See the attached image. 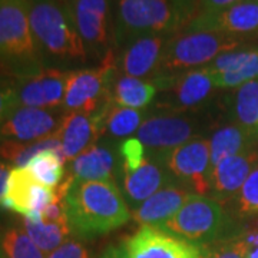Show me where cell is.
<instances>
[{
    "label": "cell",
    "instance_id": "6da1fadb",
    "mask_svg": "<svg viewBox=\"0 0 258 258\" xmlns=\"http://www.w3.org/2000/svg\"><path fill=\"white\" fill-rule=\"evenodd\" d=\"M63 208L74 235L93 238L125 225L132 212L115 182L82 181L71 175L63 181Z\"/></svg>",
    "mask_w": 258,
    "mask_h": 258
},
{
    "label": "cell",
    "instance_id": "7a4b0ae2",
    "mask_svg": "<svg viewBox=\"0 0 258 258\" xmlns=\"http://www.w3.org/2000/svg\"><path fill=\"white\" fill-rule=\"evenodd\" d=\"M200 0H118L112 43L125 46L148 35L172 36L198 13Z\"/></svg>",
    "mask_w": 258,
    "mask_h": 258
},
{
    "label": "cell",
    "instance_id": "3957f363",
    "mask_svg": "<svg viewBox=\"0 0 258 258\" xmlns=\"http://www.w3.org/2000/svg\"><path fill=\"white\" fill-rule=\"evenodd\" d=\"M29 23L42 62L56 68L85 62L86 47L75 26L69 0H28Z\"/></svg>",
    "mask_w": 258,
    "mask_h": 258
},
{
    "label": "cell",
    "instance_id": "277c9868",
    "mask_svg": "<svg viewBox=\"0 0 258 258\" xmlns=\"http://www.w3.org/2000/svg\"><path fill=\"white\" fill-rule=\"evenodd\" d=\"M157 228L208 249L242 235L247 224L235 218L230 208L220 201L194 195L174 217Z\"/></svg>",
    "mask_w": 258,
    "mask_h": 258
},
{
    "label": "cell",
    "instance_id": "5b68a950",
    "mask_svg": "<svg viewBox=\"0 0 258 258\" xmlns=\"http://www.w3.org/2000/svg\"><path fill=\"white\" fill-rule=\"evenodd\" d=\"M0 66L18 78L42 69L29 23L28 0H0Z\"/></svg>",
    "mask_w": 258,
    "mask_h": 258
},
{
    "label": "cell",
    "instance_id": "8992f818",
    "mask_svg": "<svg viewBox=\"0 0 258 258\" xmlns=\"http://www.w3.org/2000/svg\"><path fill=\"white\" fill-rule=\"evenodd\" d=\"M245 39L215 32L181 30L169 37L162 62L154 78H169L210 64L221 53L241 49Z\"/></svg>",
    "mask_w": 258,
    "mask_h": 258
},
{
    "label": "cell",
    "instance_id": "52a82bcc",
    "mask_svg": "<svg viewBox=\"0 0 258 258\" xmlns=\"http://www.w3.org/2000/svg\"><path fill=\"white\" fill-rule=\"evenodd\" d=\"M116 68L118 60L111 49L98 66L69 71L62 105L64 112L98 113L106 108L111 103L109 95Z\"/></svg>",
    "mask_w": 258,
    "mask_h": 258
},
{
    "label": "cell",
    "instance_id": "ba28073f",
    "mask_svg": "<svg viewBox=\"0 0 258 258\" xmlns=\"http://www.w3.org/2000/svg\"><path fill=\"white\" fill-rule=\"evenodd\" d=\"M164 162L176 182L195 195H210L212 175L210 141L195 137L165 154Z\"/></svg>",
    "mask_w": 258,
    "mask_h": 258
},
{
    "label": "cell",
    "instance_id": "9c48e42d",
    "mask_svg": "<svg viewBox=\"0 0 258 258\" xmlns=\"http://www.w3.org/2000/svg\"><path fill=\"white\" fill-rule=\"evenodd\" d=\"M63 195L57 188L40 184L26 166L12 168L3 197V210H9L30 221H40L43 211Z\"/></svg>",
    "mask_w": 258,
    "mask_h": 258
},
{
    "label": "cell",
    "instance_id": "30bf717a",
    "mask_svg": "<svg viewBox=\"0 0 258 258\" xmlns=\"http://www.w3.org/2000/svg\"><path fill=\"white\" fill-rule=\"evenodd\" d=\"M69 5L88 56L102 60L112 49L113 25L109 0H69Z\"/></svg>",
    "mask_w": 258,
    "mask_h": 258
},
{
    "label": "cell",
    "instance_id": "8fae6325",
    "mask_svg": "<svg viewBox=\"0 0 258 258\" xmlns=\"http://www.w3.org/2000/svg\"><path fill=\"white\" fill-rule=\"evenodd\" d=\"M154 81L158 88L165 92L162 105L178 112L201 108L211 98L212 92L218 89L214 74L205 66L169 78H154Z\"/></svg>",
    "mask_w": 258,
    "mask_h": 258
},
{
    "label": "cell",
    "instance_id": "7c38bea8",
    "mask_svg": "<svg viewBox=\"0 0 258 258\" xmlns=\"http://www.w3.org/2000/svg\"><path fill=\"white\" fill-rule=\"evenodd\" d=\"M184 30L215 32L240 39L258 35V0H241L214 13H197Z\"/></svg>",
    "mask_w": 258,
    "mask_h": 258
},
{
    "label": "cell",
    "instance_id": "4fadbf2b",
    "mask_svg": "<svg viewBox=\"0 0 258 258\" xmlns=\"http://www.w3.org/2000/svg\"><path fill=\"white\" fill-rule=\"evenodd\" d=\"M128 258H205L208 249L166 231L144 225L125 241Z\"/></svg>",
    "mask_w": 258,
    "mask_h": 258
},
{
    "label": "cell",
    "instance_id": "5bb4252c",
    "mask_svg": "<svg viewBox=\"0 0 258 258\" xmlns=\"http://www.w3.org/2000/svg\"><path fill=\"white\" fill-rule=\"evenodd\" d=\"M69 71L42 68L35 74L20 76L16 81L19 106L56 109L63 105Z\"/></svg>",
    "mask_w": 258,
    "mask_h": 258
},
{
    "label": "cell",
    "instance_id": "9a60e30c",
    "mask_svg": "<svg viewBox=\"0 0 258 258\" xmlns=\"http://www.w3.org/2000/svg\"><path fill=\"white\" fill-rule=\"evenodd\" d=\"M197 131V125L186 118L175 115H158L142 122L137 132V138L151 154L164 158L169 151L195 138Z\"/></svg>",
    "mask_w": 258,
    "mask_h": 258
},
{
    "label": "cell",
    "instance_id": "2e32d148",
    "mask_svg": "<svg viewBox=\"0 0 258 258\" xmlns=\"http://www.w3.org/2000/svg\"><path fill=\"white\" fill-rule=\"evenodd\" d=\"M111 105L109 103L98 113L66 112L62 116L56 137L60 144V152L64 161L72 162L86 148L99 141V137L103 135L105 118Z\"/></svg>",
    "mask_w": 258,
    "mask_h": 258
},
{
    "label": "cell",
    "instance_id": "e0dca14e",
    "mask_svg": "<svg viewBox=\"0 0 258 258\" xmlns=\"http://www.w3.org/2000/svg\"><path fill=\"white\" fill-rule=\"evenodd\" d=\"M147 152V157L139 165L122 169V194L132 210L175 181L169 174L164 158L154 155L149 151Z\"/></svg>",
    "mask_w": 258,
    "mask_h": 258
},
{
    "label": "cell",
    "instance_id": "ac0fdd59",
    "mask_svg": "<svg viewBox=\"0 0 258 258\" xmlns=\"http://www.w3.org/2000/svg\"><path fill=\"white\" fill-rule=\"evenodd\" d=\"M62 116L56 109L18 106L0 125V142H33L55 135Z\"/></svg>",
    "mask_w": 258,
    "mask_h": 258
},
{
    "label": "cell",
    "instance_id": "d6986e66",
    "mask_svg": "<svg viewBox=\"0 0 258 258\" xmlns=\"http://www.w3.org/2000/svg\"><path fill=\"white\" fill-rule=\"evenodd\" d=\"M168 35H148L131 40L119 57V68L126 76L147 79L155 76L162 62Z\"/></svg>",
    "mask_w": 258,
    "mask_h": 258
},
{
    "label": "cell",
    "instance_id": "ffe728a7",
    "mask_svg": "<svg viewBox=\"0 0 258 258\" xmlns=\"http://www.w3.org/2000/svg\"><path fill=\"white\" fill-rule=\"evenodd\" d=\"M257 164L258 147L224 159L212 169L211 191L208 197L228 207Z\"/></svg>",
    "mask_w": 258,
    "mask_h": 258
},
{
    "label": "cell",
    "instance_id": "44dd1931",
    "mask_svg": "<svg viewBox=\"0 0 258 258\" xmlns=\"http://www.w3.org/2000/svg\"><path fill=\"white\" fill-rule=\"evenodd\" d=\"M194 195L195 194L189 191L186 186L174 181L137 207L132 211V218L141 227H159L171 217H174Z\"/></svg>",
    "mask_w": 258,
    "mask_h": 258
},
{
    "label": "cell",
    "instance_id": "7402d4cb",
    "mask_svg": "<svg viewBox=\"0 0 258 258\" xmlns=\"http://www.w3.org/2000/svg\"><path fill=\"white\" fill-rule=\"evenodd\" d=\"M118 155L109 142H95L71 162V174L82 181L115 182Z\"/></svg>",
    "mask_w": 258,
    "mask_h": 258
},
{
    "label": "cell",
    "instance_id": "603a6c76",
    "mask_svg": "<svg viewBox=\"0 0 258 258\" xmlns=\"http://www.w3.org/2000/svg\"><path fill=\"white\" fill-rule=\"evenodd\" d=\"M258 147V137L237 122L221 126L210 138L212 169L227 158L234 157Z\"/></svg>",
    "mask_w": 258,
    "mask_h": 258
},
{
    "label": "cell",
    "instance_id": "cb8c5ba5",
    "mask_svg": "<svg viewBox=\"0 0 258 258\" xmlns=\"http://www.w3.org/2000/svg\"><path fill=\"white\" fill-rule=\"evenodd\" d=\"M158 89L159 88L154 79L149 81L122 75L116 81H113L109 99L115 106L142 111L155 99Z\"/></svg>",
    "mask_w": 258,
    "mask_h": 258
},
{
    "label": "cell",
    "instance_id": "d4e9b609",
    "mask_svg": "<svg viewBox=\"0 0 258 258\" xmlns=\"http://www.w3.org/2000/svg\"><path fill=\"white\" fill-rule=\"evenodd\" d=\"M22 228L43 254H50L57 247H60L63 242L71 240L69 238L71 235H74L66 217L60 220H55V221H50V220L30 221V220L23 218Z\"/></svg>",
    "mask_w": 258,
    "mask_h": 258
},
{
    "label": "cell",
    "instance_id": "484cf974",
    "mask_svg": "<svg viewBox=\"0 0 258 258\" xmlns=\"http://www.w3.org/2000/svg\"><path fill=\"white\" fill-rule=\"evenodd\" d=\"M234 122L258 137V79L235 89L232 98Z\"/></svg>",
    "mask_w": 258,
    "mask_h": 258
},
{
    "label": "cell",
    "instance_id": "4316f807",
    "mask_svg": "<svg viewBox=\"0 0 258 258\" xmlns=\"http://www.w3.org/2000/svg\"><path fill=\"white\" fill-rule=\"evenodd\" d=\"M64 158L57 149H46L30 159L26 168L40 184L57 188L63 182Z\"/></svg>",
    "mask_w": 258,
    "mask_h": 258
},
{
    "label": "cell",
    "instance_id": "83f0119b",
    "mask_svg": "<svg viewBox=\"0 0 258 258\" xmlns=\"http://www.w3.org/2000/svg\"><path fill=\"white\" fill-rule=\"evenodd\" d=\"M46 149L60 151V144L57 141L56 134L49 138L33 141V142H13V141L0 142V158L6 161V164L13 165V168L26 166L32 158Z\"/></svg>",
    "mask_w": 258,
    "mask_h": 258
},
{
    "label": "cell",
    "instance_id": "f1b7e54d",
    "mask_svg": "<svg viewBox=\"0 0 258 258\" xmlns=\"http://www.w3.org/2000/svg\"><path fill=\"white\" fill-rule=\"evenodd\" d=\"M228 208L234 217L244 224L245 221L258 222V164L251 171L238 194L228 204Z\"/></svg>",
    "mask_w": 258,
    "mask_h": 258
},
{
    "label": "cell",
    "instance_id": "f546056e",
    "mask_svg": "<svg viewBox=\"0 0 258 258\" xmlns=\"http://www.w3.org/2000/svg\"><path fill=\"white\" fill-rule=\"evenodd\" d=\"M145 112L132 108H122L111 105L105 118L103 134L106 132L112 138H128L134 132H138L139 126L144 122Z\"/></svg>",
    "mask_w": 258,
    "mask_h": 258
},
{
    "label": "cell",
    "instance_id": "4dcf8cb0",
    "mask_svg": "<svg viewBox=\"0 0 258 258\" xmlns=\"http://www.w3.org/2000/svg\"><path fill=\"white\" fill-rule=\"evenodd\" d=\"M2 258H45L43 252L30 240L23 228L12 227L0 237Z\"/></svg>",
    "mask_w": 258,
    "mask_h": 258
},
{
    "label": "cell",
    "instance_id": "1f68e13d",
    "mask_svg": "<svg viewBox=\"0 0 258 258\" xmlns=\"http://www.w3.org/2000/svg\"><path fill=\"white\" fill-rule=\"evenodd\" d=\"M218 89H237L245 83L258 79V47H252L248 60L238 69L227 74H214Z\"/></svg>",
    "mask_w": 258,
    "mask_h": 258
},
{
    "label": "cell",
    "instance_id": "d6a6232c",
    "mask_svg": "<svg viewBox=\"0 0 258 258\" xmlns=\"http://www.w3.org/2000/svg\"><path fill=\"white\" fill-rule=\"evenodd\" d=\"M251 52H252V49H245V47H241V49H237V50H231V52H225V53H221L218 57H215L211 63L207 64L205 68L208 71H211L212 74L232 72V71L238 69L241 64H244L248 60Z\"/></svg>",
    "mask_w": 258,
    "mask_h": 258
},
{
    "label": "cell",
    "instance_id": "836d02e7",
    "mask_svg": "<svg viewBox=\"0 0 258 258\" xmlns=\"http://www.w3.org/2000/svg\"><path fill=\"white\" fill-rule=\"evenodd\" d=\"M245 252H247V245L244 237L240 235L237 238L210 247L205 258H245Z\"/></svg>",
    "mask_w": 258,
    "mask_h": 258
},
{
    "label": "cell",
    "instance_id": "e575fe53",
    "mask_svg": "<svg viewBox=\"0 0 258 258\" xmlns=\"http://www.w3.org/2000/svg\"><path fill=\"white\" fill-rule=\"evenodd\" d=\"M19 106L16 82L0 78V125Z\"/></svg>",
    "mask_w": 258,
    "mask_h": 258
},
{
    "label": "cell",
    "instance_id": "d590c367",
    "mask_svg": "<svg viewBox=\"0 0 258 258\" xmlns=\"http://www.w3.org/2000/svg\"><path fill=\"white\" fill-rule=\"evenodd\" d=\"M46 258H91V255L81 241L68 240L55 251L47 254Z\"/></svg>",
    "mask_w": 258,
    "mask_h": 258
},
{
    "label": "cell",
    "instance_id": "8d00e7d4",
    "mask_svg": "<svg viewBox=\"0 0 258 258\" xmlns=\"http://www.w3.org/2000/svg\"><path fill=\"white\" fill-rule=\"evenodd\" d=\"M242 237L247 245L245 258H258V222H254L251 227L247 225Z\"/></svg>",
    "mask_w": 258,
    "mask_h": 258
},
{
    "label": "cell",
    "instance_id": "74e56055",
    "mask_svg": "<svg viewBox=\"0 0 258 258\" xmlns=\"http://www.w3.org/2000/svg\"><path fill=\"white\" fill-rule=\"evenodd\" d=\"M241 0H200L198 13H214L220 10L227 9Z\"/></svg>",
    "mask_w": 258,
    "mask_h": 258
},
{
    "label": "cell",
    "instance_id": "f35d334b",
    "mask_svg": "<svg viewBox=\"0 0 258 258\" xmlns=\"http://www.w3.org/2000/svg\"><path fill=\"white\" fill-rule=\"evenodd\" d=\"M10 171H12V168L9 164L0 161V210H3V197L6 192V185H8Z\"/></svg>",
    "mask_w": 258,
    "mask_h": 258
},
{
    "label": "cell",
    "instance_id": "ab89813d",
    "mask_svg": "<svg viewBox=\"0 0 258 258\" xmlns=\"http://www.w3.org/2000/svg\"><path fill=\"white\" fill-rule=\"evenodd\" d=\"M101 258H128V254H126L125 247L120 245V247H111V248H108L102 254Z\"/></svg>",
    "mask_w": 258,
    "mask_h": 258
},
{
    "label": "cell",
    "instance_id": "60d3db41",
    "mask_svg": "<svg viewBox=\"0 0 258 258\" xmlns=\"http://www.w3.org/2000/svg\"><path fill=\"white\" fill-rule=\"evenodd\" d=\"M0 258H2V251H0Z\"/></svg>",
    "mask_w": 258,
    "mask_h": 258
}]
</instances>
